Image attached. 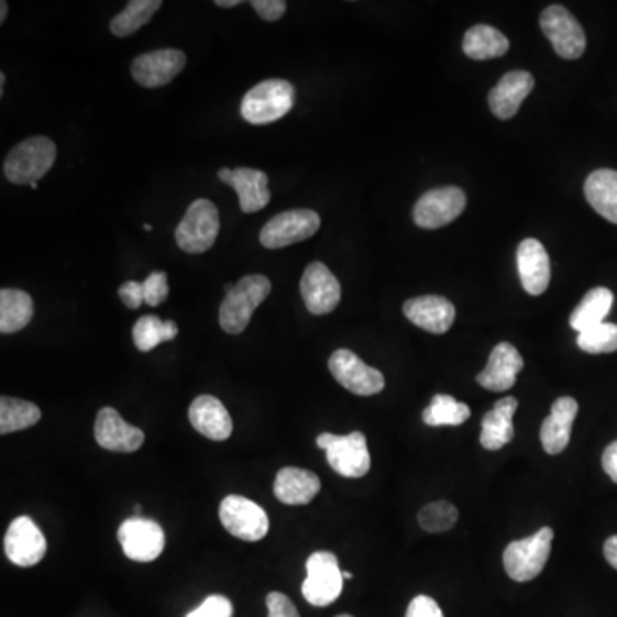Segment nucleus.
<instances>
[{"label":"nucleus","mask_w":617,"mask_h":617,"mask_svg":"<svg viewBox=\"0 0 617 617\" xmlns=\"http://www.w3.org/2000/svg\"><path fill=\"white\" fill-rule=\"evenodd\" d=\"M321 218L312 210H290L276 214L261 230L260 241L266 249H282L312 238Z\"/></svg>","instance_id":"9b49d317"},{"label":"nucleus","mask_w":617,"mask_h":617,"mask_svg":"<svg viewBox=\"0 0 617 617\" xmlns=\"http://www.w3.org/2000/svg\"><path fill=\"white\" fill-rule=\"evenodd\" d=\"M5 75H0V95H4Z\"/></svg>","instance_id":"de8ad7c7"},{"label":"nucleus","mask_w":617,"mask_h":617,"mask_svg":"<svg viewBox=\"0 0 617 617\" xmlns=\"http://www.w3.org/2000/svg\"><path fill=\"white\" fill-rule=\"evenodd\" d=\"M404 315L420 330L443 334L453 327L456 309L450 300L439 296H423L407 300Z\"/></svg>","instance_id":"412c9836"},{"label":"nucleus","mask_w":617,"mask_h":617,"mask_svg":"<svg viewBox=\"0 0 617 617\" xmlns=\"http://www.w3.org/2000/svg\"><path fill=\"white\" fill-rule=\"evenodd\" d=\"M354 579V575H352V573H349V571H343V580H352Z\"/></svg>","instance_id":"09e8293b"},{"label":"nucleus","mask_w":617,"mask_h":617,"mask_svg":"<svg viewBox=\"0 0 617 617\" xmlns=\"http://www.w3.org/2000/svg\"><path fill=\"white\" fill-rule=\"evenodd\" d=\"M273 491L276 499L284 505H309L321 491V481L309 470L285 466L276 475Z\"/></svg>","instance_id":"393cba45"},{"label":"nucleus","mask_w":617,"mask_h":617,"mask_svg":"<svg viewBox=\"0 0 617 617\" xmlns=\"http://www.w3.org/2000/svg\"><path fill=\"white\" fill-rule=\"evenodd\" d=\"M144 304L150 307L159 306L165 302L168 297V278L167 273L153 272L152 275L144 280Z\"/></svg>","instance_id":"e433bc0d"},{"label":"nucleus","mask_w":617,"mask_h":617,"mask_svg":"<svg viewBox=\"0 0 617 617\" xmlns=\"http://www.w3.org/2000/svg\"><path fill=\"white\" fill-rule=\"evenodd\" d=\"M604 555H606L607 563L617 570V536L609 537L604 543Z\"/></svg>","instance_id":"c03bdc74"},{"label":"nucleus","mask_w":617,"mask_h":617,"mask_svg":"<svg viewBox=\"0 0 617 617\" xmlns=\"http://www.w3.org/2000/svg\"><path fill=\"white\" fill-rule=\"evenodd\" d=\"M214 4L220 5V8H235V5L241 4V0H217Z\"/></svg>","instance_id":"a18cd8bd"},{"label":"nucleus","mask_w":617,"mask_h":617,"mask_svg":"<svg viewBox=\"0 0 617 617\" xmlns=\"http://www.w3.org/2000/svg\"><path fill=\"white\" fill-rule=\"evenodd\" d=\"M119 296H121L122 302L129 309H137L141 304L144 302V288L143 284L140 282H125L121 288H119Z\"/></svg>","instance_id":"79ce46f5"},{"label":"nucleus","mask_w":617,"mask_h":617,"mask_svg":"<svg viewBox=\"0 0 617 617\" xmlns=\"http://www.w3.org/2000/svg\"><path fill=\"white\" fill-rule=\"evenodd\" d=\"M328 365L334 379L354 395L373 396L385 389L383 373L365 364L352 350H337Z\"/></svg>","instance_id":"9d476101"},{"label":"nucleus","mask_w":617,"mask_h":617,"mask_svg":"<svg viewBox=\"0 0 617 617\" xmlns=\"http://www.w3.org/2000/svg\"><path fill=\"white\" fill-rule=\"evenodd\" d=\"M232 602L223 595H211L206 598L198 609L187 614V617H232Z\"/></svg>","instance_id":"4c0bfd02"},{"label":"nucleus","mask_w":617,"mask_h":617,"mask_svg":"<svg viewBox=\"0 0 617 617\" xmlns=\"http://www.w3.org/2000/svg\"><path fill=\"white\" fill-rule=\"evenodd\" d=\"M602 466L606 474L617 484V441L610 443L602 454Z\"/></svg>","instance_id":"37998d69"},{"label":"nucleus","mask_w":617,"mask_h":617,"mask_svg":"<svg viewBox=\"0 0 617 617\" xmlns=\"http://www.w3.org/2000/svg\"><path fill=\"white\" fill-rule=\"evenodd\" d=\"M552 540H554V530L551 527H543L536 536L509 543L503 555V563L509 579L520 583L537 579L548 564Z\"/></svg>","instance_id":"20e7f679"},{"label":"nucleus","mask_w":617,"mask_h":617,"mask_svg":"<svg viewBox=\"0 0 617 617\" xmlns=\"http://www.w3.org/2000/svg\"><path fill=\"white\" fill-rule=\"evenodd\" d=\"M576 343L586 354H613L617 352V324L601 322L580 333Z\"/></svg>","instance_id":"f704fd0d"},{"label":"nucleus","mask_w":617,"mask_h":617,"mask_svg":"<svg viewBox=\"0 0 617 617\" xmlns=\"http://www.w3.org/2000/svg\"><path fill=\"white\" fill-rule=\"evenodd\" d=\"M8 2H5V0H2V2H0V23H4L5 14H8Z\"/></svg>","instance_id":"49530a36"},{"label":"nucleus","mask_w":617,"mask_h":617,"mask_svg":"<svg viewBox=\"0 0 617 617\" xmlns=\"http://www.w3.org/2000/svg\"><path fill=\"white\" fill-rule=\"evenodd\" d=\"M218 179L229 184L239 196V205L244 213H256L268 206L272 192L268 187V175L256 168H222Z\"/></svg>","instance_id":"a211bd4d"},{"label":"nucleus","mask_w":617,"mask_h":617,"mask_svg":"<svg viewBox=\"0 0 617 617\" xmlns=\"http://www.w3.org/2000/svg\"><path fill=\"white\" fill-rule=\"evenodd\" d=\"M42 411L32 401L2 396L0 398V434L24 431L38 423Z\"/></svg>","instance_id":"7c9ffc66"},{"label":"nucleus","mask_w":617,"mask_h":617,"mask_svg":"<svg viewBox=\"0 0 617 617\" xmlns=\"http://www.w3.org/2000/svg\"><path fill=\"white\" fill-rule=\"evenodd\" d=\"M585 196L601 217L617 225V172L609 168L592 172L585 183Z\"/></svg>","instance_id":"bb28decb"},{"label":"nucleus","mask_w":617,"mask_h":617,"mask_svg":"<svg viewBox=\"0 0 617 617\" xmlns=\"http://www.w3.org/2000/svg\"><path fill=\"white\" fill-rule=\"evenodd\" d=\"M306 570L302 595L311 606H330L342 595L343 571L338 566V558L333 552L319 551L309 555Z\"/></svg>","instance_id":"0eeeda50"},{"label":"nucleus","mask_w":617,"mask_h":617,"mask_svg":"<svg viewBox=\"0 0 617 617\" xmlns=\"http://www.w3.org/2000/svg\"><path fill=\"white\" fill-rule=\"evenodd\" d=\"M95 439L103 450L134 453L144 444V432L122 419L112 407H103L95 420Z\"/></svg>","instance_id":"f3484780"},{"label":"nucleus","mask_w":617,"mask_h":617,"mask_svg":"<svg viewBox=\"0 0 617 617\" xmlns=\"http://www.w3.org/2000/svg\"><path fill=\"white\" fill-rule=\"evenodd\" d=\"M466 196L459 187L428 190L414 208V222L422 229H441L463 213Z\"/></svg>","instance_id":"ddd939ff"},{"label":"nucleus","mask_w":617,"mask_h":617,"mask_svg":"<svg viewBox=\"0 0 617 617\" xmlns=\"http://www.w3.org/2000/svg\"><path fill=\"white\" fill-rule=\"evenodd\" d=\"M35 315L30 294L16 288L0 291V331L2 334L18 333L30 324Z\"/></svg>","instance_id":"cd10ccee"},{"label":"nucleus","mask_w":617,"mask_h":617,"mask_svg":"<svg viewBox=\"0 0 617 617\" xmlns=\"http://www.w3.org/2000/svg\"><path fill=\"white\" fill-rule=\"evenodd\" d=\"M225 291L220 306V327L225 333L241 334L257 307L268 299L272 282L263 275H249L235 285H225Z\"/></svg>","instance_id":"f257e3e1"},{"label":"nucleus","mask_w":617,"mask_h":617,"mask_svg":"<svg viewBox=\"0 0 617 617\" xmlns=\"http://www.w3.org/2000/svg\"><path fill=\"white\" fill-rule=\"evenodd\" d=\"M470 407L462 401L454 400L450 395H436L431 405L423 410V422L431 428L441 426H462L469 420Z\"/></svg>","instance_id":"72a5a7b5"},{"label":"nucleus","mask_w":617,"mask_h":617,"mask_svg":"<svg viewBox=\"0 0 617 617\" xmlns=\"http://www.w3.org/2000/svg\"><path fill=\"white\" fill-rule=\"evenodd\" d=\"M218 515L227 532L245 542H257L268 533V515L247 497L235 496V494L227 496L220 505Z\"/></svg>","instance_id":"6e6552de"},{"label":"nucleus","mask_w":617,"mask_h":617,"mask_svg":"<svg viewBox=\"0 0 617 617\" xmlns=\"http://www.w3.org/2000/svg\"><path fill=\"white\" fill-rule=\"evenodd\" d=\"M4 551L12 564L32 568L45 558L47 539L32 518L20 517L9 525Z\"/></svg>","instance_id":"2eb2a0df"},{"label":"nucleus","mask_w":617,"mask_h":617,"mask_svg":"<svg viewBox=\"0 0 617 617\" xmlns=\"http://www.w3.org/2000/svg\"><path fill=\"white\" fill-rule=\"evenodd\" d=\"M179 334L174 321H162L158 316H143L132 328V340L140 352H152L159 343L172 342Z\"/></svg>","instance_id":"2f4dec72"},{"label":"nucleus","mask_w":617,"mask_h":617,"mask_svg":"<svg viewBox=\"0 0 617 617\" xmlns=\"http://www.w3.org/2000/svg\"><path fill=\"white\" fill-rule=\"evenodd\" d=\"M509 51V40L489 24L470 27L463 38V52L474 60L503 57Z\"/></svg>","instance_id":"c756f323"},{"label":"nucleus","mask_w":617,"mask_h":617,"mask_svg":"<svg viewBox=\"0 0 617 617\" xmlns=\"http://www.w3.org/2000/svg\"><path fill=\"white\" fill-rule=\"evenodd\" d=\"M57 146L45 136L30 137L9 152L4 162V174L9 183L32 186L54 167Z\"/></svg>","instance_id":"7ed1b4c3"},{"label":"nucleus","mask_w":617,"mask_h":617,"mask_svg":"<svg viewBox=\"0 0 617 617\" xmlns=\"http://www.w3.org/2000/svg\"><path fill=\"white\" fill-rule=\"evenodd\" d=\"M300 294L307 311L315 316L330 315L342 299V287L327 264L311 263L300 280Z\"/></svg>","instance_id":"4468645a"},{"label":"nucleus","mask_w":617,"mask_h":617,"mask_svg":"<svg viewBox=\"0 0 617 617\" xmlns=\"http://www.w3.org/2000/svg\"><path fill=\"white\" fill-rule=\"evenodd\" d=\"M189 420L192 428L211 439V441H225L232 436L233 422L225 405L217 396L201 395L189 407Z\"/></svg>","instance_id":"5701e85b"},{"label":"nucleus","mask_w":617,"mask_h":617,"mask_svg":"<svg viewBox=\"0 0 617 617\" xmlns=\"http://www.w3.org/2000/svg\"><path fill=\"white\" fill-rule=\"evenodd\" d=\"M220 232V213L210 199H196L175 230V241L187 254H202L213 247Z\"/></svg>","instance_id":"423d86ee"},{"label":"nucleus","mask_w":617,"mask_h":617,"mask_svg":"<svg viewBox=\"0 0 617 617\" xmlns=\"http://www.w3.org/2000/svg\"><path fill=\"white\" fill-rule=\"evenodd\" d=\"M144 230H146V232H152L153 227L150 225V223H146V225H144Z\"/></svg>","instance_id":"8fccbe9b"},{"label":"nucleus","mask_w":617,"mask_h":617,"mask_svg":"<svg viewBox=\"0 0 617 617\" xmlns=\"http://www.w3.org/2000/svg\"><path fill=\"white\" fill-rule=\"evenodd\" d=\"M521 370H524V357L517 346L503 342L494 346L486 370L477 376V383L489 392H508L517 383Z\"/></svg>","instance_id":"6ab92c4d"},{"label":"nucleus","mask_w":617,"mask_h":617,"mask_svg":"<svg viewBox=\"0 0 617 617\" xmlns=\"http://www.w3.org/2000/svg\"><path fill=\"white\" fill-rule=\"evenodd\" d=\"M517 263L525 291L542 296L551 284V261L546 247L537 239H525L518 247Z\"/></svg>","instance_id":"aec40b11"},{"label":"nucleus","mask_w":617,"mask_h":617,"mask_svg":"<svg viewBox=\"0 0 617 617\" xmlns=\"http://www.w3.org/2000/svg\"><path fill=\"white\" fill-rule=\"evenodd\" d=\"M405 617H444V614L434 598L419 595L410 602Z\"/></svg>","instance_id":"ea45409f"},{"label":"nucleus","mask_w":617,"mask_h":617,"mask_svg":"<svg viewBox=\"0 0 617 617\" xmlns=\"http://www.w3.org/2000/svg\"><path fill=\"white\" fill-rule=\"evenodd\" d=\"M456 521H459V509L448 502L429 503L419 511L420 527L429 533L448 532Z\"/></svg>","instance_id":"c9c22d12"},{"label":"nucleus","mask_w":617,"mask_h":617,"mask_svg":"<svg viewBox=\"0 0 617 617\" xmlns=\"http://www.w3.org/2000/svg\"><path fill=\"white\" fill-rule=\"evenodd\" d=\"M117 536H119L122 551L131 561L152 563L164 552V528L148 518H129L121 525Z\"/></svg>","instance_id":"f8f14e48"},{"label":"nucleus","mask_w":617,"mask_h":617,"mask_svg":"<svg viewBox=\"0 0 617 617\" xmlns=\"http://www.w3.org/2000/svg\"><path fill=\"white\" fill-rule=\"evenodd\" d=\"M613 304L614 294L609 288H592L591 291H586L582 302L576 306L575 311L571 315V328L579 331V333H583V331L597 327L609 315Z\"/></svg>","instance_id":"c85d7f7f"},{"label":"nucleus","mask_w":617,"mask_h":617,"mask_svg":"<svg viewBox=\"0 0 617 617\" xmlns=\"http://www.w3.org/2000/svg\"><path fill=\"white\" fill-rule=\"evenodd\" d=\"M540 27L552 43L555 54L575 60L585 52L586 36L582 24L563 5H551L540 14Z\"/></svg>","instance_id":"1a4fd4ad"},{"label":"nucleus","mask_w":617,"mask_h":617,"mask_svg":"<svg viewBox=\"0 0 617 617\" xmlns=\"http://www.w3.org/2000/svg\"><path fill=\"white\" fill-rule=\"evenodd\" d=\"M296 103V88L285 79H266L245 93L241 113L251 124L264 125L280 121Z\"/></svg>","instance_id":"f03ea898"},{"label":"nucleus","mask_w":617,"mask_h":617,"mask_svg":"<svg viewBox=\"0 0 617 617\" xmlns=\"http://www.w3.org/2000/svg\"><path fill=\"white\" fill-rule=\"evenodd\" d=\"M337 617H352V616H350V614H340V616Z\"/></svg>","instance_id":"3c124183"},{"label":"nucleus","mask_w":617,"mask_h":617,"mask_svg":"<svg viewBox=\"0 0 617 617\" xmlns=\"http://www.w3.org/2000/svg\"><path fill=\"white\" fill-rule=\"evenodd\" d=\"M518 400L515 396H505L496 401L493 410L482 419L481 444L489 451L502 450L515 438L513 416L517 414Z\"/></svg>","instance_id":"a878e982"},{"label":"nucleus","mask_w":617,"mask_h":617,"mask_svg":"<svg viewBox=\"0 0 617 617\" xmlns=\"http://www.w3.org/2000/svg\"><path fill=\"white\" fill-rule=\"evenodd\" d=\"M533 86V76L527 70H511L503 76L489 93V107L494 115L502 121L517 115L525 98L532 93Z\"/></svg>","instance_id":"4be33fe9"},{"label":"nucleus","mask_w":617,"mask_h":617,"mask_svg":"<svg viewBox=\"0 0 617 617\" xmlns=\"http://www.w3.org/2000/svg\"><path fill=\"white\" fill-rule=\"evenodd\" d=\"M266 607H268V617H300L294 602L280 592L268 594Z\"/></svg>","instance_id":"58836bf2"},{"label":"nucleus","mask_w":617,"mask_h":617,"mask_svg":"<svg viewBox=\"0 0 617 617\" xmlns=\"http://www.w3.org/2000/svg\"><path fill=\"white\" fill-rule=\"evenodd\" d=\"M162 8V0H132L125 5L124 11L119 12L110 23L113 35L125 36L134 35L137 30L148 24L158 9Z\"/></svg>","instance_id":"473e14b6"},{"label":"nucleus","mask_w":617,"mask_h":617,"mask_svg":"<svg viewBox=\"0 0 617 617\" xmlns=\"http://www.w3.org/2000/svg\"><path fill=\"white\" fill-rule=\"evenodd\" d=\"M579 416V401L571 396L558 398L552 405L551 416L543 420L540 441L549 454H560L570 444L571 429Z\"/></svg>","instance_id":"b1692460"},{"label":"nucleus","mask_w":617,"mask_h":617,"mask_svg":"<svg viewBox=\"0 0 617 617\" xmlns=\"http://www.w3.org/2000/svg\"><path fill=\"white\" fill-rule=\"evenodd\" d=\"M251 5L260 14L261 20L269 21V23L280 20L287 11V2L284 0H253Z\"/></svg>","instance_id":"a19ab883"},{"label":"nucleus","mask_w":617,"mask_h":617,"mask_svg":"<svg viewBox=\"0 0 617 617\" xmlns=\"http://www.w3.org/2000/svg\"><path fill=\"white\" fill-rule=\"evenodd\" d=\"M186 54L175 48L148 52L132 63V78L144 88H159L174 81L186 67Z\"/></svg>","instance_id":"dca6fc26"},{"label":"nucleus","mask_w":617,"mask_h":617,"mask_svg":"<svg viewBox=\"0 0 617 617\" xmlns=\"http://www.w3.org/2000/svg\"><path fill=\"white\" fill-rule=\"evenodd\" d=\"M321 450L327 451L328 463L342 477H364L371 470V454L367 439L362 432H350L346 436L322 432L316 439Z\"/></svg>","instance_id":"39448f33"}]
</instances>
